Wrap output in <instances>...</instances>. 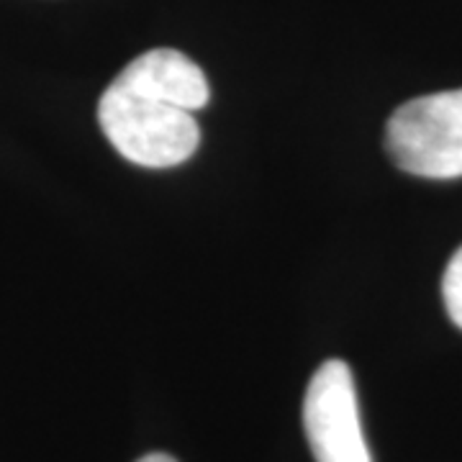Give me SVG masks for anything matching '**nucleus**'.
I'll use <instances>...</instances> for the list:
<instances>
[{"label": "nucleus", "mask_w": 462, "mask_h": 462, "mask_svg": "<svg viewBox=\"0 0 462 462\" xmlns=\"http://www.w3.org/2000/svg\"><path fill=\"white\" fill-rule=\"evenodd\" d=\"M98 124L121 157L142 167H175L200 144L196 116L142 98L111 83L98 103Z\"/></svg>", "instance_id": "1"}, {"label": "nucleus", "mask_w": 462, "mask_h": 462, "mask_svg": "<svg viewBox=\"0 0 462 462\" xmlns=\"http://www.w3.org/2000/svg\"><path fill=\"white\" fill-rule=\"evenodd\" d=\"M385 149L409 175L462 178V88L430 93L396 108L385 126Z\"/></svg>", "instance_id": "2"}, {"label": "nucleus", "mask_w": 462, "mask_h": 462, "mask_svg": "<svg viewBox=\"0 0 462 462\" xmlns=\"http://www.w3.org/2000/svg\"><path fill=\"white\" fill-rule=\"evenodd\" d=\"M303 430L316 462H373L345 360H327L314 373L303 398Z\"/></svg>", "instance_id": "3"}, {"label": "nucleus", "mask_w": 462, "mask_h": 462, "mask_svg": "<svg viewBox=\"0 0 462 462\" xmlns=\"http://www.w3.org/2000/svg\"><path fill=\"white\" fill-rule=\"evenodd\" d=\"M114 83L142 98L175 106L190 114L200 111L211 98L203 69L178 50H149L139 54L121 69Z\"/></svg>", "instance_id": "4"}, {"label": "nucleus", "mask_w": 462, "mask_h": 462, "mask_svg": "<svg viewBox=\"0 0 462 462\" xmlns=\"http://www.w3.org/2000/svg\"><path fill=\"white\" fill-rule=\"evenodd\" d=\"M442 298H445L449 319L462 329V247L447 263L445 278H442Z\"/></svg>", "instance_id": "5"}, {"label": "nucleus", "mask_w": 462, "mask_h": 462, "mask_svg": "<svg viewBox=\"0 0 462 462\" xmlns=\"http://www.w3.org/2000/svg\"><path fill=\"white\" fill-rule=\"evenodd\" d=\"M136 462H178L175 457H170V455H162V452H154V455H144L142 460Z\"/></svg>", "instance_id": "6"}]
</instances>
